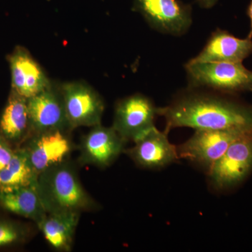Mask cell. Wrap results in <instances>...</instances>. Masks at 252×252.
Masks as SVG:
<instances>
[{
    "label": "cell",
    "mask_w": 252,
    "mask_h": 252,
    "mask_svg": "<svg viewBox=\"0 0 252 252\" xmlns=\"http://www.w3.org/2000/svg\"><path fill=\"white\" fill-rule=\"evenodd\" d=\"M248 15L250 20V24H251V28H250V32L249 34L248 37L252 38V0L249 6L248 9Z\"/></svg>",
    "instance_id": "cell-22"
},
{
    "label": "cell",
    "mask_w": 252,
    "mask_h": 252,
    "mask_svg": "<svg viewBox=\"0 0 252 252\" xmlns=\"http://www.w3.org/2000/svg\"><path fill=\"white\" fill-rule=\"evenodd\" d=\"M6 59L11 72V90L25 98L34 97L51 84L40 64L23 46H16Z\"/></svg>",
    "instance_id": "cell-12"
},
{
    "label": "cell",
    "mask_w": 252,
    "mask_h": 252,
    "mask_svg": "<svg viewBox=\"0 0 252 252\" xmlns=\"http://www.w3.org/2000/svg\"><path fill=\"white\" fill-rule=\"evenodd\" d=\"M252 168V127L233 142L208 173L214 186L219 189L236 185Z\"/></svg>",
    "instance_id": "cell-6"
},
{
    "label": "cell",
    "mask_w": 252,
    "mask_h": 252,
    "mask_svg": "<svg viewBox=\"0 0 252 252\" xmlns=\"http://www.w3.org/2000/svg\"><path fill=\"white\" fill-rule=\"evenodd\" d=\"M0 133L10 143L26 142L33 135L28 99L12 90L0 117Z\"/></svg>",
    "instance_id": "cell-15"
},
{
    "label": "cell",
    "mask_w": 252,
    "mask_h": 252,
    "mask_svg": "<svg viewBox=\"0 0 252 252\" xmlns=\"http://www.w3.org/2000/svg\"></svg>",
    "instance_id": "cell-23"
},
{
    "label": "cell",
    "mask_w": 252,
    "mask_h": 252,
    "mask_svg": "<svg viewBox=\"0 0 252 252\" xmlns=\"http://www.w3.org/2000/svg\"><path fill=\"white\" fill-rule=\"evenodd\" d=\"M158 108L141 94L129 96L119 101L115 107L112 127L126 141H135L154 127Z\"/></svg>",
    "instance_id": "cell-7"
},
{
    "label": "cell",
    "mask_w": 252,
    "mask_h": 252,
    "mask_svg": "<svg viewBox=\"0 0 252 252\" xmlns=\"http://www.w3.org/2000/svg\"><path fill=\"white\" fill-rule=\"evenodd\" d=\"M166 132L154 126L135 141V146L127 154L140 166L157 169L166 166L179 159L177 147L170 143Z\"/></svg>",
    "instance_id": "cell-13"
},
{
    "label": "cell",
    "mask_w": 252,
    "mask_h": 252,
    "mask_svg": "<svg viewBox=\"0 0 252 252\" xmlns=\"http://www.w3.org/2000/svg\"><path fill=\"white\" fill-rule=\"evenodd\" d=\"M66 117L71 129L101 124L104 110L103 99L97 92L83 81L60 85Z\"/></svg>",
    "instance_id": "cell-5"
},
{
    "label": "cell",
    "mask_w": 252,
    "mask_h": 252,
    "mask_svg": "<svg viewBox=\"0 0 252 252\" xmlns=\"http://www.w3.org/2000/svg\"><path fill=\"white\" fill-rule=\"evenodd\" d=\"M126 143L112 126H94L81 139L79 161L84 165L109 166L124 152Z\"/></svg>",
    "instance_id": "cell-11"
},
{
    "label": "cell",
    "mask_w": 252,
    "mask_h": 252,
    "mask_svg": "<svg viewBox=\"0 0 252 252\" xmlns=\"http://www.w3.org/2000/svg\"><path fill=\"white\" fill-rule=\"evenodd\" d=\"M69 131L55 130L34 133L23 148L38 175L55 165L65 161L74 149Z\"/></svg>",
    "instance_id": "cell-9"
},
{
    "label": "cell",
    "mask_w": 252,
    "mask_h": 252,
    "mask_svg": "<svg viewBox=\"0 0 252 252\" xmlns=\"http://www.w3.org/2000/svg\"><path fill=\"white\" fill-rule=\"evenodd\" d=\"M14 152L9 141L0 133V171L11 161Z\"/></svg>",
    "instance_id": "cell-20"
},
{
    "label": "cell",
    "mask_w": 252,
    "mask_h": 252,
    "mask_svg": "<svg viewBox=\"0 0 252 252\" xmlns=\"http://www.w3.org/2000/svg\"><path fill=\"white\" fill-rule=\"evenodd\" d=\"M80 215L79 212L47 213L36 225L53 248L57 251L69 252Z\"/></svg>",
    "instance_id": "cell-17"
},
{
    "label": "cell",
    "mask_w": 252,
    "mask_h": 252,
    "mask_svg": "<svg viewBox=\"0 0 252 252\" xmlns=\"http://www.w3.org/2000/svg\"><path fill=\"white\" fill-rule=\"evenodd\" d=\"M36 185L0 188V205L8 212L32 220L37 224L47 212Z\"/></svg>",
    "instance_id": "cell-16"
},
{
    "label": "cell",
    "mask_w": 252,
    "mask_h": 252,
    "mask_svg": "<svg viewBox=\"0 0 252 252\" xmlns=\"http://www.w3.org/2000/svg\"><path fill=\"white\" fill-rule=\"evenodd\" d=\"M198 1L200 6H203L206 9H210V8L213 7L218 0H197Z\"/></svg>",
    "instance_id": "cell-21"
},
{
    "label": "cell",
    "mask_w": 252,
    "mask_h": 252,
    "mask_svg": "<svg viewBox=\"0 0 252 252\" xmlns=\"http://www.w3.org/2000/svg\"><path fill=\"white\" fill-rule=\"evenodd\" d=\"M37 178L38 174L28 160L26 151L21 147L15 149L11 161L0 171V188L36 185Z\"/></svg>",
    "instance_id": "cell-18"
},
{
    "label": "cell",
    "mask_w": 252,
    "mask_h": 252,
    "mask_svg": "<svg viewBox=\"0 0 252 252\" xmlns=\"http://www.w3.org/2000/svg\"><path fill=\"white\" fill-rule=\"evenodd\" d=\"M165 118V132L179 127L198 130H225L252 127V112L210 94H189L165 107L158 108Z\"/></svg>",
    "instance_id": "cell-1"
},
{
    "label": "cell",
    "mask_w": 252,
    "mask_h": 252,
    "mask_svg": "<svg viewBox=\"0 0 252 252\" xmlns=\"http://www.w3.org/2000/svg\"><path fill=\"white\" fill-rule=\"evenodd\" d=\"M33 134L46 131H72L64 110L60 86L50 84L45 90L28 99Z\"/></svg>",
    "instance_id": "cell-10"
},
{
    "label": "cell",
    "mask_w": 252,
    "mask_h": 252,
    "mask_svg": "<svg viewBox=\"0 0 252 252\" xmlns=\"http://www.w3.org/2000/svg\"><path fill=\"white\" fill-rule=\"evenodd\" d=\"M24 238V232L11 222L0 221V247L17 243Z\"/></svg>",
    "instance_id": "cell-19"
},
{
    "label": "cell",
    "mask_w": 252,
    "mask_h": 252,
    "mask_svg": "<svg viewBox=\"0 0 252 252\" xmlns=\"http://www.w3.org/2000/svg\"><path fill=\"white\" fill-rule=\"evenodd\" d=\"M192 86L215 90L237 91L252 88V72L242 63L203 62L186 64Z\"/></svg>",
    "instance_id": "cell-3"
},
{
    "label": "cell",
    "mask_w": 252,
    "mask_h": 252,
    "mask_svg": "<svg viewBox=\"0 0 252 252\" xmlns=\"http://www.w3.org/2000/svg\"><path fill=\"white\" fill-rule=\"evenodd\" d=\"M252 54V38L239 39L227 32L217 30L201 52L190 63H243Z\"/></svg>",
    "instance_id": "cell-14"
},
{
    "label": "cell",
    "mask_w": 252,
    "mask_h": 252,
    "mask_svg": "<svg viewBox=\"0 0 252 252\" xmlns=\"http://www.w3.org/2000/svg\"><path fill=\"white\" fill-rule=\"evenodd\" d=\"M251 127L196 130L187 142L177 147L179 158L188 159L208 172L230 144Z\"/></svg>",
    "instance_id": "cell-4"
},
{
    "label": "cell",
    "mask_w": 252,
    "mask_h": 252,
    "mask_svg": "<svg viewBox=\"0 0 252 252\" xmlns=\"http://www.w3.org/2000/svg\"><path fill=\"white\" fill-rule=\"evenodd\" d=\"M134 7L154 29L182 35L192 23L190 7L177 0H134Z\"/></svg>",
    "instance_id": "cell-8"
},
{
    "label": "cell",
    "mask_w": 252,
    "mask_h": 252,
    "mask_svg": "<svg viewBox=\"0 0 252 252\" xmlns=\"http://www.w3.org/2000/svg\"><path fill=\"white\" fill-rule=\"evenodd\" d=\"M36 187L47 213H81L95 207L81 185L77 170L67 160L41 172Z\"/></svg>",
    "instance_id": "cell-2"
}]
</instances>
